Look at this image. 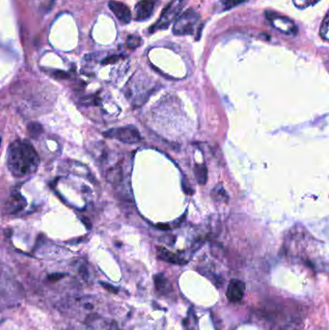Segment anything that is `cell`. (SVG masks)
Masks as SVG:
<instances>
[{
	"label": "cell",
	"mask_w": 329,
	"mask_h": 330,
	"mask_svg": "<svg viewBox=\"0 0 329 330\" xmlns=\"http://www.w3.org/2000/svg\"><path fill=\"white\" fill-rule=\"evenodd\" d=\"M7 164L10 172L17 178H22L36 172L40 165L34 147L27 140H16L8 148Z\"/></svg>",
	"instance_id": "6da1fadb"
},
{
	"label": "cell",
	"mask_w": 329,
	"mask_h": 330,
	"mask_svg": "<svg viewBox=\"0 0 329 330\" xmlns=\"http://www.w3.org/2000/svg\"><path fill=\"white\" fill-rule=\"evenodd\" d=\"M184 3V0H172L164 9L158 21L150 27V33H154L158 30H165L172 22L177 21Z\"/></svg>",
	"instance_id": "7a4b0ae2"
},
{
	"label": "cell",
	"mask_w": 329,
	"mask_h": 330,
	"mask_svg": "<svg viewBox=\"0 0 329 330\" xmlns=\"http://www.w3.org/2000/svg\"><path fill=\"white\" fill-rule=\"evenodd\" d=\"M199 15L192 9L186 10L185 13L180 15V17L175 21L173 26V33L177 36L193 35L195 33V28L199 22Z\"/></svg>",
	"instance_id": "3957f363"
},
{
	"label": "cell",
	"mask_w": 329,
	"mask_h": 330,
	"mask_svg": "<svg viewBox=\"0 0 329 330\" xmlns=\"http://www.w3.org/2000/svg\"><path fill=\"white\" fill-rule=\"evenodd\" d=\"M103 135L105 137L116 139L127 144H135L141 140L140 132L132 125L107 130L103 133Z\"/></svg>",
	"instance_id": "277c9868"
},
{
	"label": "cell",
	"mask_w": 329,
	"mask_h": 330,
	"mask_svg": "<svg viewBox=\"0 0 329 330\" xmlns=\"http://www.w3.org/2000/svg\"><path fill=\"white\" fill-rule=\"evenodd\" d=\"M266 17L268 18V21L271 22V24L278 29L280 32H283L287 35H294L297 32V28L294 25V23L290 21L288 18L283 16H278L277 14L273 12H266Z\"/></svg>",
	"instance_id": "5b68a950"
},
{
	"label": "cell",
	"mask_w": 329,
	"mask_h": 330,
	"mask_svg": "<svg viewBox=\"0 0 329 330\" xmlns=\"http://www.w3.org/2000/svg\"><path fill=\"white\" fill-rule=\"evenodd\" d=\"M158 0H140L134 8V20L145 21L149 20L156 8Z\"/></svg>",
	"instance_id": "8992f818"
},
{
	"label": "cell",
	"mask_w": 329,
	"mask_h": 330,
	"mask_svg": "<svg viewBox=\"0 0 329 330\" xmlns=\"http://www.w3.org/2000/svg\"><path fill=\"white\" fill-rule=\"evenodd\" d=\"M108 7L117 20L123 24H127L131 21V13L126 5L119 1H109Z\"/></svg>",
	"instance_id": "52a82bcc"
},
{
	"label": "cell",
	"mask_w": 329,
	"mask_h": 330,
	"mask_svg": "<svg viewBox=\"0 0 329 330\" xmlns=\"http://www.w3.org/2000/svg\"><path fill=\"white\" fill-rule=\"evenodd\" d=\"M246 285L241 280H232L227 289V298L231 302H240L245 295Z\"/></svg>",
	"instance_id": "ba28073f"
},
{
	"label": "cell",
	"mask_w": 329,
	"mask_h": 330,
	"mask_svg": "<svg viewBox=\"0 0 329 330\" xmlns=\"http://www.w3.org/2000/svg\"><path fill=\"white\" fill-rule=\"evenodd\" d=\"M26 206V201L21 193L17 192L11 195L6 203V210L8 213H17Z\"/></svg>",
	"instance_id": "9c48e42d"
},
{
	"label": "cell",
	"mask_w": 329,
	"mask_h": 330,
	"mask_svg": "<svg viewBox=\"0 0 329 330\" xmlns=\"http://www.w3.org/2000/svg\"><path fill=\"white\" fill-rule=\"evenodd\" d=\"M157 249H158L157 254H158L159 258L164 260L165 262H168V263H171V264H176V265H184L186 263V261L182 259L180 256L170 252L169 250H167L165 248H158Z\"/></svg>",
	"instance_id": "30bf717a"
},
{
	"label": "cell",
	"mask_w": 329,
	"mask_h": 330,
	"mask_svg": "<svg viewBox=\"0 0 329 330\" xmlns=\"http://www.w3.org/2000/svg\"><path fill=\"white\" fill-rule=\"evenodd\" d=\"M155 283H156V288L158 290H160L162 293H167L169 292L172 287H171V283H169V281L165 278L164 274H157L154 277Z\"/></svg>",
	"instance_id": "8fae6325"
},
{
	"label": "cell",
	"mask_w": 329,
	"mask_h": 330,
	"mask_svg": "<svg viewBox=\"0 0 329 330\" xmlns=\"http://www.w3.org/2000/svg\"><path fill=\"white\" fill-rule=\"evenodd\" d=\"M122 179H123V170L120 165L111 168L107 172V180L112 184H118L122 181Z\"/></svg>",
	"instance_id": "7c38bea8"
},
{
	"label": "cell",
	"mask_w": 329,
	"mask_h": 330,
	"mask_svg": "<svg viewBox=\"0 0 329 330\" xmlns=\"http://www.w3.org/2000/svg\"><path fill=\"white\" fill-rule=\"evenodd\" d=\"M194 171H195V177L198 183L201 185L206 184V179H207V170H206V165H196Z\"/></svg>",
	"instance_id": "4fadbf2b"
},
{
	"label": "cell",
	"mask_w": 329,
	"mask_h": 330,
	"mask_svg": "<svg viewBox=\"0 0 329 330\" xmlns=\"http://www.w3.org/2000/svg\"><path fill=\"white\" fill-rule=\"evenodd\" d=\"M27 131H28V134L32 138L36 139V138H38L41 135L42 131H43V129H42V126H41V124H39L37 122H32V123H30V124H28V125H27Z\"/></svg>",
	"instance_id": "5bb4252c"
},
{
	"label": "cell",
	"mask_w": 329,
	"mask_h": 330,
	"mask_svg": "<svg viewBox=\"0 0 329 330\" xmlns=\"http://www.w3.org/2000/svg\"><path fill=\"white\" fill-rule=\"evenodd\" d=\"M247 0H221L220 1V7H221V11H227L230 10L234 7H237L245 2H247Z\"/></svg>",
	"instance_id": "9a60e30c"
},
{
	"label": "cell",
	"mask_w": 329,
	"mask_h": 330,
	"mask_svg": "<svg viewBox=\"0 0 329 330\" xmlns=\"http://www.w3.org/2000/svg\"><path fill=\"white\" fill-rule=\"evenodd\" d=\"M142 39L139 36H135V35H130L127 37L126 39V45L128 48L134 49L138 46H140L142 44Z\"/></svg>",
	"instance_id": "2e32d148"
},
{
	"label": "cell",
	"mask_w": 329,
	"mask_h": 330,
	"mask_svg": "<svg viewBox=\"0 0 329 330\" xmlns=\"http://www.w3.org/2000/svg\"><path fill=\"white\" fill-rule=\"evenodd\" d=\"M318 1L319 0H293L295 6L298 8H306L307 6L316 4Z\"/></svg>",
	"instance_id": "e0dca14e"
},
{
	"label": "cell",
	"mask_w": 329,
	"mask_h": 330,
	"mask_svg": "<svg viewBox=\"0 0 329 330\" xmlns=\"http://www.w3.org/2000/svg\"><path fill=\"white\" fill-rule=\"evenodd\" d=\"M123 56L122 55H111L109 57H106L104 58L103 61H102V64L103 65H109V64H115V63L118 62L120 59H122Z\"/></svg>",
	"instance_id": "ac0fdd59"
},
{
	"label": "cell",
	"mask_w": 329,
	"mask_h": 330,
	"mask_svg": "<svg viewBox=\"0 0 329 330\" xmlns=\"http://www.w3.org/2000/svg\"><path fill=\"white\" fill-rule=\"evenodd\" d=\"M53 78H55L56 80H67L70 78L69 74L66 73V72H63V71H55L53 74H52Z\"/></svg>",
	"instance_id": "d6986e66"
},
{
	"label": "cell",
	"mask_w": 329,
	"mask_h": 330,
	"mask_svg": "<svg viewBox=\"0 0 329 330\" xmlns=\"http://www.w3.org/2000/svg\"><path fill=\"white\" fill-rule=\"evenodd\" d=\"M63 276H64V274H62V273H54V274H51V275L48 276V280H50V281H56V280L61 279Z\"/></svg>",
	"instance_id": "ffe728a7"
},
{
	"label": "cell",
	"mask_w": 329,
	"mask_h": 330,
	"mask_svg": "<svg viewBox=\"0 0 329 330\" xmlns=\"http://www.w3.org/2000/svg\"><path fill=\"white\" fill-rule=\"evenodd\" d=\"M82 221L84 223V225H86V227L88 228V229H91L92 224L90 223V221L88 220V218H86V217H82Z\"/></svg>",
	"instance_id": "44dd1931"
},
{
	"label": "cell",
	"mask_w": 329,
	"mask_h": 330,
	"mask_svg": "<svg viewBox=\"0 0 329 330\" xmlns=\"http://www.w3.org/2000/svg\"><path fill=\"white\" fill-rule=\"evenodd\" d=\"M157 228L160 229V230L167 231V230L170 229V225H168V224H158V225H157Z\"/></svg>",
	"instance_id": "7402d4cb"
},
{
	"label": "cell",
	"mask_w": 329,
	"mask_h": 330,
	"mask_svg": "<svg viewBox=\"0 0 329 330\" xmlns=\"http://www.w3.org/2000/svg\"><path fill=\"white\" fill-rule=\"evenodd\" d=\"M103 286L104 287V288H105V289H111V290H113L114 292H116V291H117V289H115V288L111 287L110 285H107V284H104V283H103Z\"/></svg>",
	"instance_id": "603a6c76"
}]
</instances>
